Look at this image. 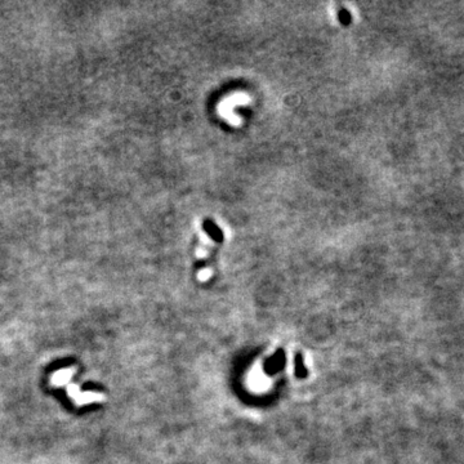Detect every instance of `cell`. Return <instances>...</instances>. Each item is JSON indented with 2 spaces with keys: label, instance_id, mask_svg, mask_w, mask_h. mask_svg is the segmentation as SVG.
Instances as JSON below:
<instances>
[{
  "label": "cell",
  "instance_id": "6da1fadb",
  "mask_svg": "<svg viewBox=\"0 0 464 464\" xmlns=\"http://www.w3.org/2000/svg\"><path fill=\"white\" fill-rule=\"evenodd\" d=\"M69 391L70 393H71V396L78 401L79 404H87V402H92V401L96 400H103V398H105L102 395L93 393V392H85V393H83V392L79 391L75 386L70 387Z\"/></svg>",
  "mask_w": 464,
  "mask_h": 464
},
{
  "label": "cell",
  "instance_id": "7a4b0ae2",
  "mask_svg": "<svg viewBox=\"0 0 464 464\" xmlns=\"http://www.w3.org/2000/svg\"><path fill=\"white\" fill-rule=\"evenodd\" d=\"M204 229H205V232H206V234H208L211 239H213V240H215V242H218V243L222 242V238H223L222 231H220V229L218 228V227L215 226L213 222H211V220H205Z\"/></svg>",
  "mask_w": 464,
  "mask_h": 464
},
{
  "label": "cell",
  "instance_id": "3957f363",
  "mask_svg": "<svg viewBox=\"0 0 464 464\" xmlns=\"http://www.w3.org/2000/svg\"><path fill=\"white\" fill-rule=\"evenodd\" d=\"M74 371L71 369H66V370H60L53 375V383L55 384H64L66 383L70 378L73 377Z\"/></svg>",
  "mask_w": 464,
  "mask_h": 464
}]
</instances>
